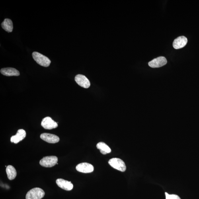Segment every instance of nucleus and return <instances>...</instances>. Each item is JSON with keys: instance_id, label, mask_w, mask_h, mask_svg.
<instances>
[{"instance_id": "f257e3e1", "label": "nucleus", "mask_w": 199, "mask_h": 199, "mask_svg": "<svg viewBox=\"0 0 199 199\" xmlns=\"http://www.w3.org/2000/svg\"><path fill=\"white\" fill-rule=\"evenodd\" d=\"M32 56L34 60L39 65L44 67H48L50 66L51 61L48 57L37 52L32 53Z\"/></svg>"}, {"instance_id": "f03ea898", "label": "nucleus", "mask_w": 199, "mask_h": 199, "mask_svg": "<svg viewBox=\"0 0 199 199\" xmlns=\"http://www.w3.org/2000/svg\"><path fill=\"white\" fill-rule=\"evenodd\" d=\"M44 191L40 188H34L28 191L26 196V199H41L45 195Z\"/></svg>"}, {"instance_id": "7ed1b4c3", "label": "nucleus", "mask_w": 199, "mask_h": 199, "mask_svg": "<svg viewBox=\"0 0 199 199\" xmlns=\"http://www.w3.org/2000/svg\"><path fill=\"white\" fill-rule=\"evenodd\" d=\"M58 161V157L56 156H47L40 160V164L43 167H51L56 165Z\"/></svg>"}, {"instance_id": "20e7f679", "label": "nucleus", "mask_w": 199, "mask_h": 199, "mask_svg": "<svg viewBox=\"0 0 199 199\" xmlns=\"http://www.w3.org/2000/svg\"><path fill=\"white\" fill-rule=\"evenodd\" d=\"M108 163L114 169L122 172H124L126 170V167L124 162L122 159L117 158H114L108 161Z\"/></svg>"}, {"instance_id": "39448f33", "label": "nucleus", "mask_w": 199, "mask_h": 199, "mask_svg": "<svg viewBox=\"0 0 199 199\" xmlns=\"http://www.w3.org/2000/svg\"><path fill=\"white\" fill-rule=\"evenodd\" d=\"M41 125L46 130H52L58 127V124L50 117H47L43 119Z\"/></svg>"}, {"instance_id": "423d86ee", "label": "nucleus", "mask_w": 199, "mask_h": 199, "mask_svg": "<svg viewBox=\"0 0 199 199\" xmlns=\"http://www.w3.org/2000/svg\"><path fill=\"white\" fill-rule=\"evenodd\" d=\"M167 63V59L165 57H160L149 62L148 65L149 67L152 68H157L163 66Z\"/></svg>"}, {"instance_id": "0eeeda50", "label": "nucleus", "mask_w": 199, "mask_h": 199, "mask_svg": "<svg viewBox=\"0 0 199 199\" xmlns=\"http://www.w3.org/2000/svg\"><path fill=\"white\" fill-rule=\"evenodd\" d=\"M75 81L81 87L87 89L91 86V83L87 77L82 75H77L75 77Z\"/></svg>"}, {"instance_id": "6e6552de", "label": "nucleus", "mask_w": 199, "mask_h": 199, "mask_svg": "<svg viewBox=\"0 0 199 199\" xmlns=\"http://www.w3.org/2000/svg\"><path fill=\"white\" fill-rule=\"evenodd\" d=\"M77 171L81 173H90L94 171L93 166L87 163H82L77 165L76 168Z\"/></svg>"}, {"instance_id": "1a4fd4ad", "label": "nucleus", "mask_w": 199, "mask_h": 199, "mask_svg": "<svg viewBox=\"0 0 199 199\" xmlns=\"http://www.w3.org/2000/svg\"><path fill=\"white\" fill-rule=\"evenodd\" d=\"M40 138L47 142L55 143L59 142V138L57 135L49 134V133H43L40 135Z\"/></svg>"}, {"instance_id": "9d476101", "label": "nucleus", "mask_w": 199, "mask_h": 199, "mask_svg": "<svg viewBox=\"0 0 199 199\" xmlns=\"http://www.w3.org/2000/svg\"><path fill=\"white\" fill-rule=\"evenodd\" d=\"M56 183L59 187L66 191H71L73 187V184L71 182L67 181L62 178L57 179Z\"/></svg>"}, {"instance_id": "9b49d317", "label": "nucleus", "mask_w": 199, "mask_h": 199, "mask_svg": "<svg viewBox=\"0 0 199 199\" xmlns=\"http://www.w3.org/2000/svg\"><path fill=\"white\" fill-rule=\"evenodd\" d=\"M188 40L187 38L184 36L178 37L174 41L173 47L176 49H179L183 48L187 44Z\"/></svg>"}, {"instance_id": "f8f14e48", "label": "nucleus", "mask_w": 199, "mask_h": 199, "mask_svg": "<svg viewBox=\"0 0 199 199\" xmlns=\"http://www.w3.org/2000/svg\"><path fill=\"white\" fill-rule=\"evenodd\" d=\"M26 132L23 129H20L17 131V134L12 136L11 138V142L17 143L20 141L23 140L26 137Z\"/></svg>"}, {"instance_id": "ddd939ff", "label": "nucleus", "mask_w": 199, "mask_h": 199, "mask_svg": "<svg viewBox=\"0 0 199 199\" xmlns=\"http://www.w3.org/2000/svg\"><path fill=\"white\" fill-rule=\"evenodd\" d=\"M1 73L6 76H18L20 75L19 72L17 69L12 67H7L1 70Z\"/></svg>"}, {"instance_id": "4468645a", "label": "nucleus", "mask_w": 199, "mask_h": 199, "mask_svg": "<svg viewBox=\"0 0 199 199\" xmlns=\"http://www.w3.org/2000/svg\"><path fill=\"white\" fill-rule=\"evenodd\" d=\"M2 27L8 32H11L13 30V24L12 20L9 18H6L1 24Z\"/></svg>"}, {"instance_id": "2eb2a0df", "label": "nucleus", "mask_w": 199, "mask_h": 199, "mask_svg": "<svg viewBox=\"0 0 199 199\" xmlns=\"http://www.w3.org/2000/svg\"><path fill=\"white\" fill-rule=\"evenodd\" d=\"M96 147L98 149L100 150L102 154L106 155L111 152V149L105 143L100 142L97 143Z\"/></svg>"}, {"instance_id": "dca6fc26", "label": "nucleus", "mask_w": 199, "mask_h": 199, "mask_svg": "<svg viewBox=\"0 0 199 199\" xmlns=\"http://www.w3.org/2000/svg\"><path fill=\"white\" fill-rule=\"evenodd\" d=\"M6 172L8 179L12 180H14L17 176V172L15 167L12 165L8 166L6 168Z\"/></svg>"}, {"instance_id": "f3484780", "label": "nucleus", "mask_w": 199, "mask_h": 199, "mask_svg": "<svg viewBox=\"0 0 199 199\" xmlns=\"http://www.w3.org/2000/svg\"><path fill=\"white\" fill-rule=\"evenodd\" d=\"M166 199H181L180 197L175 194H169L167 193H165Z\"/></svg>"}]
</instances>
